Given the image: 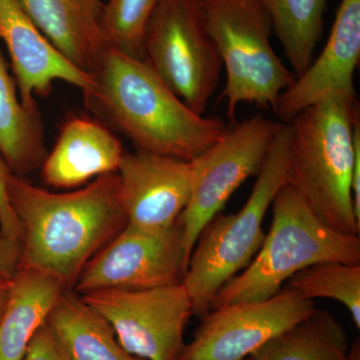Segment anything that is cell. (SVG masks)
Segmentation results:
<instances>
[{"label":"cell","mask_w":360,"mask_h":360,"mask_svg":"<svg viewBox=\"0 0 360 360\" xmlns=\"http://www.w3.org/2000/svg\"><path fill=\"white\" fill-rule=\"evenodd\" d=\"M9 200L22 229L20 269L53 277L75 290L82 270L127 224L117 172L78 191L52 193L11 174Z\"/></svg>","instance_id":"1"},{"label":"cell","mask_w":360,"mask_h":360,"mask_svg":"<svg viewBox=\"0 0 360 360\" xmlns=\"http://www.w3.org/2000/svg\"><path fill=\"white\" fill-rule=\"evenodd\" d=\"M86 105L137 150L193 161L224 135L219 118L191 110L146 58L106 47Z\"/></svg>","instance_id":"2"},{"label":"cell","mask_w":360,"mask_h":360,"mask_svg":"<svg viewBox=\"0 0 360 360\" xmlns=\"http://www.w3.org/2000/svg\"><path fill=\"white\" fill-rule=\"evenodd\" d=\"M286 186L335 231L359 236L352 174L360 136L356 94H333L290 120Z\"/></svg>","instance_id":"3"},{"label":"cell","mask_w":360,"mask_h":360,"mask_svg":"<svg viewBox=\"0 0 360 360\" xmlns=\"http://www.w3.org/2000/svg\"><path fill=\"white\" fill-rule=\"evenodd\" d=\"M271 208V226L262 248L248 267L222 286L212 309L272 297L291 276L319 262L360 265L359 236L322 222L290 186L278 191Z\"/></svg>","instance_id":"4"},{"label":"cell","mask_w":360,"mask_h":360,"mask_svg":"<svg viewBox=\"0 0 360 360\" xmlns=\"http://www.w3.org/2000/svg\"><path fill=\"white\" fill-rule=\"evenodd\" d=\"M290 142V123L281 122L245 205L236 214L219 213L201 231L181 281L193 314H208L222 286L248 267L262 248L265 214L286 184Z\"/></svg>","instance_id":"5"},{"label":"cell","mask_w":360,"mask_h":360,"mask_svg":"<svg viewBox=\"0 0 360 360\" xmlns=\"http://www.w3.org/2000/svg\"><path fill=\"white\" fill-rule=\"evenodd\" d=\"M201 6L226 75L221 99L229 122L240 103L272 110L296 77L274 51L262 0H201Z\"/></svg>","instance_id":"6"},{"label":"cell","mask_w":360,"mask_h":360,"mask_svg":"<svg viewBox=\"0 0 360 360\" xmlns=\"http://www.w3.org/2000/svg\"><path fill=\"white\" fill-rule=\"evenodd\" d=\"M143 49L144 58L169 89L205 115L224 65L201 0H160L148 21Z\"/></svg>","instance_id":"7"},{"label":"cell","mask_w":360,"mask_h":360,"mask_svg":"<svg viewBox=\"0 0 360 360\" xmlns=\"http://www.w3.org/2000/svg\"><path fill=\"white\" fill-rule=\"evenodd\" d=\"M281 122L255 115L233 127L193 160L191 198L180 215L184 250L189 262L201 231L248 177L257 174Z\"/></svg>","instance_id":"8"},{"label":"cell","mask_w":360,"mask_h":360,"mask_svg":"<svg viewBox=\"0 0 360 360\" xmlns=\"http://www.w3.org/2000/svg\"><path fill=\"white\" fill-rule=\"evenodd\" d=\"M110 324L129 354L144 360H179L193 315L182 283L148 290H103L80 295Z\"/></svg>","instance_id":"9"},{"label":"cell","mask_w":360,"mask_h":360,"mask_svg":"<svg viewBox=\"0 0 360 360\" xmlns=\"http://www.w3.org/2000/svg\"><path fill=\"white\" fill-rule=\"evenodd\" d=\"M316 309L314 300L285 288L258 302L210 310L179 360H245Z\"/></svg>","instance_id":"10"},{"label":"cell","mask_w":360,"mask_h":360,"mask_svg":"<svg viewBox=\"0 0 360 360\" xmlns=\"http://www.w3.org/2000/svg\"><path fill=\"white\" fill-rule=\"evenodd\" d=\"M188 260L181 225L149 232L125 225L82 270L79 295L103 290H148L180 283Z\"/></svg>","instance_id":"11"},{"label":"cell","mask_w":360,"mask_h":360,"mask_svg":"<svg viewBox=\"0 0 360 360\" xmlns=\"http://www.w3.org/2000/svg\"><path fill=\"white\" fill-rule=\"evenodd\" d=\"M127 225L143 231L172 229L193 191V161L148 151H125L117 170Z\"/></svg>","instance_id":"12"},{"label":"cell","mask_w":360,"mask_h":360,"mask_svg":"<svg viewBox=\"0 0 360 360\" xmlns=\"http://www.w3.org/2000/svg\"><path fill=\"white\" fill-rule=\"evenodd\" d=\"M0 39L6 45L21 103L39 110L37 97L51 92L58 80L82 90L84 98L96 87L94 75L63 56L42 34L18 0H0Z\"/></svg>","instance_id":"13"},{"label":"cell","mask_w":360,"mask_h":360,"mask_svg":"<svg viewBox=\"0 0 360 360\" xmlns=\"http://www.w3.org/2000/svg\"><path fill=\"white\" fill-rule=\"evenodd\" d=\"M360 59V0H341L326 46L277 98L272 110L284 122L333 94H356Z\"/></svg>","instance_id":"14"},{"label":"cell","mask_w":360,"mask_h":360,"mask_svg":"<svg viewBox=\"0 0 360 360\" xmlns=\"http://www.w3.org/2000/svg\"><path fill=\"white\" fill-rule=\"evenodd\" d=\"M122 142L98 120L72 116L63 127L41 165L42 179L56 189L85 186L115 174L124 155Z\"/></svg>","instance_id":"15"},{"label":"cell","mask_w":360,"mask_h":360,"mask_svg":"<svg viewBox=\"0 0 360 360\" xmlns=\"http://www.w3.org/2000/svg\"><path fill=\"white\" fill-rule=\"evenodd\" d=\"M54 47L77 68L96 75L106 46L104 0H18Z\"/></svg>","instance_id":"16"},{"label":"cell","mask_w":360,"mask_h":360,"mask_svg":"<svg viewBox=\"0 0 360 360\" xmlns=\"http://www.w3.org/2000/svg\"><path fill=\"white\" fill-rule=\"evenodd\" d=\"M65 290L63 284L47 274L18 270L0 317V360H22L35 333L47 321Z\"/></svg>","instance_id":"17"},{"label":"cell","mask_w":360,"mask_h":360,"mask_svg":"<svg viewBox=\"0 0 360 360\" xmlns=\"http://www.w3.org/2000/svg\"><path fill=\"white\" fill-rule=\"evenodd\" d=\"M0 153L9 169L26 177L41 167L46 158L44 127L39 110L21 103L15 80L0 51Z\"/></svg>","instance_id":"18"},{"label":"cell","mask_w":360,"mask_h":360,"mask_svg":"<svg viewBox=\"0 0 360 360\" xmlns=\"http://www.w3.org/2000/svg\"><path fill=\"white\" fill-rule=\"evenodd\" d=\"M47 323L73 360H144L129 354L110 324L75 290L61 295Z\"/></svg>","instance_id":"19"},{"label":"cell","mask_w":360,"mask_h":360,"mask_svg":"<svg viewBox=\"0 0 360 360\" xmlns=\"http://www.w3.org/2000/svg\"><path fill=\"white\" fill-rule=\"evenodd\" d=\"M345 328L326 310L314 314L265 343L251 360H349Z\"/></svg>","instance_id":"20"},{"label":"cell","mask_w":360,"mask_h":360,"mask_svg":"<svg viewBox=\"0 0 360 360\" xmlns=\"http://www.w3.org/2000/svg\"><path fill=\"white\" fill-rule=\"evenodd\" d=\"M296 77L314 59L328 0H262Z\"/></svg>","instance_id":"21"},{"label":"cell","mask_w":360,"mask_h":360,"mask_svg":"<svg viewBox=\"0 0 360 360\" xmlns=\"http://www.w3.org/2000/svg\"><path fill=\"white\" fill-rule=\"evenodd\" d=\"M288 288L307 300L329 298L342 303L360 328V265L319 262L291 276Z\"/></svg>","instance_id":"22"},{"label":"cell","mask_w":360,"mask_h":360,"mask_svg":"<svg viewBox=\"0 0 360 360\" xmlns=\"http://www.w3.org/2000/svg\"><path fill=\"white\" fill-rule=\"evenodd\" d=\"M160 1L105 0L101 21L105 46L144 58V34Z\"/></svg>","instance_id":"23"},{"label":"cell","mask_w":360,"mask_h":360,"mask_svg":"<svg viewBox=\"0 0 360 360\" xmlns=\"http://www.w3.org/2000/svg\"><path fill=\"white\" fill-rule=\"evenodd\" d=\"M22 360H73L47 321L35 333Z\"/></svg>","instance_id":"24"},{"label":"cell","mask_w":360,"mask_h":360,"mask_svg":"<svg viewBox=\"0 0 360 360\" xmlns=\"http://www.w3.org/2000/svg\"><path fill=\"white\" fill-rule=\"evenodd\" d=\"M13 172L0 153V233L21 243L22 229L9 200L8 181Z\"/></svg>","instance_id":"25"},{"label":"cell","mask_w":360,"mask_h":360,"mask_svg":"<svg viewBox=\"0 0 360 360\" xmlns=\"http://www.w3.org/2000/svg\"><path fill=\"white\" fill-rule=\"evenodd\" d=\"M21 243L0 233V274L13 277L20 269Z\"/></svg>","instance_id":"26"},{"label":"cell","mask_w":360,"mask_h":360,"mask_svg":"<svg viewBox=\"0 0 360 360\" xmlns=\"http://www.w3.org/2000/svg\"><path fill=\"white\" fill-rule=\"evenodd\" d=\"M11 279H13V277L1 276V274H0V317H1L2 314H4L7 300H8Z\"/></svg>","instance_id":"27"},{"label":"cell","mask_w":360,"mask_h":360,"mask_svg":"<svg viewBox=\"0 0 360 360\" xmlns=\"http://www.w3.org/2000/svg\"><path fill=\"white\" fill-rule=\"evenodd\" d=\"M349 360H360V343L359 340L355 341L350 347Z\"/></svg>","instance_id":"28"},{"label":"cell","mask_w":360,"mask_h":360,"mask_svg":"<svg viewBox=\"0 0 360 360\" xmlns=\"http://www.w3.org/2000/svg\"><path fill=\"white\" fill-rule=\"evenodd\" d=\"M245 360H251V359H250V357H248V359H246Z\"/></svg>","instance_id":"29"}]
</instances>
